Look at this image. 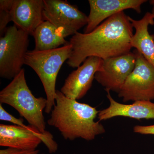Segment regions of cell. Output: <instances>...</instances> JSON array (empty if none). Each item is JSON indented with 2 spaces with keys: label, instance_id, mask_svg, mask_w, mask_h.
I'll return each mask as SVG.
<instances>
[{
  "label": "cell",
  "instance_id": "cell-1",
  "mask_svg": "<svg viewBox=\"0 0 154 154\" xmlns=\"http://www.w3.org/2000/svg\"><path fill=\"white\" fill-rule=\"evenodd\" d=\"M133 29L129 16L123 11L108 18L90 33L77 32L69 42L72 52L67 63L78 68L90 57L105 60L130 52Z\"/></svg>",
  "mask_w": 154,
  "mask_h": 154
},
{
  "label": "cell",
  "instance_id": "cell-2",
  "mask_svg": "<svg viewBox=\"0 0 154 154\" xmlns=\"http://www.w3.org/2000/svg\"><path fill=\"white\" fill-rule=\"evenodd\" d=\"M99 112L96 107L69 99L57 90L55 105L47 123L58 130L66 140H94L105 132L104 126L95 121Z\"/></svg>",
  "mask_w": 154,
  "mask_h": 154
},
{
  "label": "cell",
  "instance_id": "cell-3",
  "mask_svg": "<svg viewBox=\"0 0 154 154\" xmlns=\"http://www.w3.org/2000/svg\"><path fill=\"white\" fill-rule=\"evenodd\" d=\"M0 103L14 107L30 125L40 132L46 131L43 111L47 99L33 95L27 85L24 69L0 92Z\"/></svg>",
  "mask_w": 154,
  "mask_h": 154
},
{
  "label": "cell",
  "instance_id": "cell-4",
  "mask_svg": "<svg viewBox=\"0 0 154 154\" xmlns=\"http://www.w3.org/2000/svg\"><path fill=\"white\" fill-rule=\"evenodd\" d=\"M72 52L69 43L50 50L28 51L25 56V64L37 74L44 88L47 101L45 112L48 114L51 113L55 105L56 83L59 72Z\"/></svg>",
  "mask_w": 154,
  "mask_h": 154
},
{
  "label": "cell",
  "instance_id": "cell-5",
  "mask_svg": "<svg viewBox=\"0 0 154 154\" xmlns=\"http://www.w3.org/2000/svg\"><path fill=\"white\" fill-rule=\"evenodd\" d=\"M29 35L14 25L6 28L0 38V76L12 79L25 64Z\"/></svg>",
  "mask_w": 154,
  "mask_h": 154
},
{
  "label": "cell",
  "instance_id": "cell-6",
  "mask_svg": "<svg viewBox=\"0 0 154 154\" xmlns=\"http://www.w3.org/2000/svg\"><path fill=\"white\" fill-rule=\"evenodd\" d=\"M134 69L118 94L124 102L154 100V68L137 50Z\"/></svg>",
  "mask_w": 154,
  "mask_h": 154
},
{
  "label": "cell",
  "instance_id": "cell-7",
  "mask_svg": "<svg viewBox=\"0 0 154 154\" xmlns=\"http://www.w3.org/2000/svg\"><path fill=\"white\" fill-rule=\"evenodd\" d=\"M43 142L48 149L49 153L57 151L58 144L48 131H39L29 125L25 127L11 125H0V146L31 151L36 150Z\"/></svg>",
  "mask_w": 154,
  "mask_h": 154
},
{
  "label": "cell",
  "instance_id": "cell-8",
  "mask_svg": "<svg viewBox=\"0 0 154 154\" xmlns=\"http://www.w3.org/2000/svg\"><path fill=\"white\" fill-rule=\"evenodd\" d=\"M45 21L52 23L65 37L73 36L88 24V16L63 0H43Z\"/></svg>",
  "mask_w": 154,
  "mask_h": 154
},
{
  "label": "cell",
  "instance_id": "cell-9",
  "mask_svg": "<svg viewBox=\"0 0 154 154\" xmlns=\"http://www.w3.org/2000/svg\"><path fill=\"white\" fill-rule=\"evenodd\" d=\"M136 61L134 51L103 60L102 68L95 74V79L105 91L118 94L134 69Z\"/></svg>",
  "mask_w": 154,
  "mask_h": 154
},
{
  "label": "cell",
  "instance_id": "cell-10",
  "mask_svg": "<svg viewBox=\"0 0 154 154\" xmlns=\"http://www.w3.org/2000/svg\"><path fill=\"white\" fill-rule=\"evenodd\" d=\"M103 62V60L96 57L87 58L76 70L69 75L60 92L69 99H82L91 89L95 75L102 68Z\"/></svg>",
  "mask_w": 154,
  "mask_h": 154
},
{
  "label": "cell",
  "instance_id": "cell-11",
  "mask_svg": "<svg viewBox=\"0 0 154 154\" xmlns=\"http://www.w3.org/2000/svg\"><path fill=\"white\" fill-rule=\"evenodd\" d=\"M146 0H89L90 14L84 33H90L106 19L124 10L132 9L140 14Z\"/></svg>",
  "mask_w": 154,
  "mask_h": 154
},
{
  "label": "cell",
  "instance_id": "cell-12",
  "mask_svg": "<svg viewBox=\"0 0 154 154\" xmlns=\"http://www.w3.org/2000/svg\"><path fill=\"white\" fill-rule=\"evenodd\" d=\"M43 0H14L11 11V21L18 28L32 36L45 21Z\"/></svg>",
  "mask_w": 154,
  "mask_h": 154
},
{
  "label": "cell",
  "instance_id": "cell-13",
  "mask_svg": "<svg viewBox=\"0 0 154 154\" xmlns=\"http://www.w3.org/2000/svg\"><path fill=\"white\" fill-rule=\"evenodd\" d=\"M110 102L109 107L99 111V121L106 120L117 116L129 117L140 120L154 119V103L150 101H138L132 104H122L115 101L110 91H106Z\"/></svg>",
  "mask_w": 154,
  "mask_h": 154
},
{
  "label": "cell",
  "instance_id": "cell-14",
  "mask_svg": "<svg viewBox=\"0 0 154 154\" xmlns=\"http://www.w3.org/2000/svg\"><path fill=\"white\" fill-rule=\"evenodd\" d=\"M135 32L131 40V45L140 53L154 68V41L149 32V25H154V16L147 12L140 20L129 17Z\"/></svg>",
  "mask_w": 154,
  "mask_h": 154
},
{
  "label": "cell",
  "instance_id": "cell-15",
  "mask_svg": "<svg viewBox=\"0 0 154 154\" xmlns=\"http://www.w3.org/2000/svg\"><path fill=\"white\" fill-rule=\"evenodd\" d=\"M32 36L35 40L34 50H50L69 44L63 34L52 23L45 21L36 28Z\"/></svg>",
  "mask_w": 154,
  "mask_h": 154
},
{
  "label": "cell",
  "instance_id": "cell-16",
  "mask_svg": "<svg viewBox=\"0 0 154 154\" xmlns=\"http://www.w3.org/2000/svg\"><path fill=\"white\" fill-rule=\"evenodd\" d=\"M14 0L0 1V36L5 33L7 26L9 22H12L11 11Z\"/></svg>",
  "mask_w": 154,
  "mask_h": 154
},
{
  "label": "cell",
  "instance_id": "cell-17",
  "mask_svg": "<svg viewBox=\"0 0 154 154\" xmlns=\"http://www.w3.org/2000/svg\"><path fill=\"white\" fill-rule=\"evenodd\" d=\"M0 120L11 122L15 125L22 127H25L24 124V119L22 118L18 119L8 113L3 107L2 104L0 105Z\"/></svg>",
  "mask_w": 154,
  "mask_h": 154
},
{
  "label": "cell",
  "instance_id": "cell-18",
  "mask_svg": "<svg viewBox=\"0 0 154 154\" xmlns=\"http://www.w3.org/2000/svg\"><path fill=\"white\" fill-rule=\"evenodd\" d=\"M133 131L136 133L139 134L154 135V124L149 125H135L133 128Z\"/></svg>",
  "mask_w": 154,
  "mask_h": 154
},
{
  "label": "cell",
  "instance_id": "cell-19",
  "mask_svg": "<svg viewBox=\"0 0 154 154\" xmlns=\"http://www.w3.org/2000/svg\"><path fill=\"white\" fill-rule=\"evenodd\" d=\"M28 151L23 150L14 148L8 147L0 150V154H23Z\"/></svg>",
  "mask_w": 154,
  "mask_h": 154
},
{
  "label": "cell",
  "instance_id": "cell-20",
  "mask_svg": "<svg viewBox=\"0 0 154 154\" xmlns=\"http://www.w3.org/2000/svg\"><path fill=\"white\" fill-rule=\"evenodd\" d=\"M23 154H44L40 153L38 150H34L28 151Z\"/></svg>",
  "mask_w": 154,
  "mask_h": 154
},
{
  "label": "cell",
  "instance_id": "cell-21",
  "mask_svg": "<svg viewBox=\"0 0 154 154\" xmlns=\"http://www.w3.org/2000/svg\"><path fill=\"white\" fill-rule=\"evenodd\" d=\"M149 3L152 6H154V0H151L149 1Z\"/></svg>",
  "mask_w": 154,
  "mask_h": 154
},
{
  "label": "cell",
  "instance_id": "cell-22",
  "mask_svg": "<svg viewBox=\"0 0 154 154\" xmlns=\"http://www.w3.org/2000/svg\"><path fill=\"white\" fill-rule=\"evenodd\" d=\"M151 13L154 16V6H153L152 9Z\"/></svg>",
  "mask_w": 154,
  "mask_h": 154
},
{
  "label": "cell",
  "instance_id": "cell-23",
  "mask_svg": "<svg viewBox=\"0 0 154 154\" xmlns=\"http://www.w3.org/2000/svg\"><path fill=\"white\" fill-rule=\"evenodd\" d=\"M152 36L153 38V40L154 41V33L153 34H152Z\"/></svg>",
  "mask_w": 154,
  "mask_h": 154
}]
</instances>
